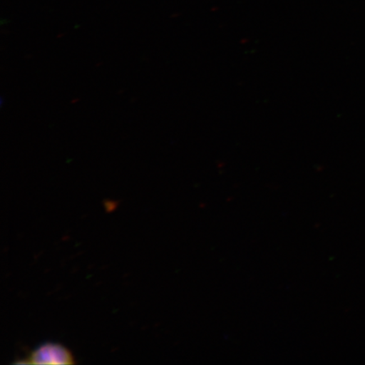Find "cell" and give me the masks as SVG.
<instances>
[{
	"label": "cell",
	"mask_w": 365,
	"mask_h": 365,
	"mask_svg": "<svg viewBox=\"0 0 365 365\" xmlns=\"http://www.w3.org/2000/svg\"><path fill=\"white\" fill-rule=\"evenodd\" d=\"M27 364H71L72 356L63 346L45 344L31 352Z\"/></svg>",
	"instance_id": "1"
}]
</instances>
